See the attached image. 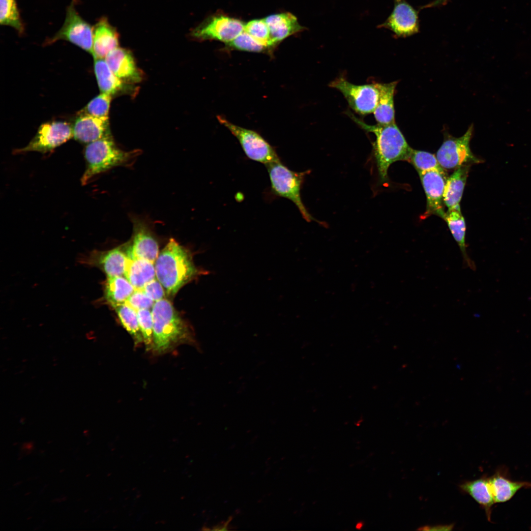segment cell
Returning <instances> with one entry per match:
<instances>
[{"label":"cell","instance_id":"cell-9","mask_svg":"<svg viewBox=\"0 0 531 531\" xmlns=\"http://www.w3.org/2000/svg\"><path fill=\"white\" fill-rule=\"evenodd\" d=\"M472 131L471 126L462 136L448 138L443 142L437 152L436 157L444 170H455L462 166L480 162L470 148Z\"/></svg>","mask_w":531,"mask_h":531},{"label":"cell","instance_id":"cell-18","mask_svg":"<svg viewBox=\"0 0 531 531\" xmlns=\"http://www.w3.org/2000/svg\"><path fill=\"white\" fill-rule=\"evenodd\" d=\"M118 34L106 17H102L93 27V52L94 59H105L118 47Z\"/></svg>","mask_w":531,"mask_h":531},{"label":"cell","instance_id":"cell-15","mask_svg":"<svg viewBox=\"0 0 531 531\" xmlns=\"http://www.w3.org/2000/svg\"><path fill=\"white\" fill-rule=\"evenodd\" d=\"M72 132L76 141L85 144L110 136L108 117L79 114L72 126Z\"/></svg>","mask_w":531,"mask_h":531},{"label":"cell","instance_id":"cell-29","mask_svg":"<svg viewBox=\"0 0 531 531\" xmlns=\"http://www.w3.org/2000/svg\"><path fill=\"white\" fill-rule=\"evenodd\" d=\"M0 24L14 28L20 34L25 30L16 0H0Z\"/></svg>","mask_w":531,"mask_h":531},{"label":"cell","instance_id":"cell-39","mask_svg":"<svg viewBox=\"0 0 531 531\" xmlns=\"http://www.w3.org/2000/svg\"><path fill=\"white\" fill-rule=\"evenodd\" d=\"M447 0H436L433 2L425 6V7H431L434 6H441L444 5L446 3Z\"/></svg>","mask_w":531,"mask_h":531},{"label":"cell","instance_id":"cell-32","mask_svg":"<svg viewBox=\"0 0 531 531\" xmlns=\"http://www.w3.org/2000/svg\"><path fill=\"white\" fill-rule=\"evenodd\" d=\"M227 44L236 50L252 52H261L269 48L244 30Z\"/></svg>","mask_w":531,"mask_h":531},{"label":"cell","instance_id":"cell-33","mask_svg":"<svg viewBox=\"0 0 531 531\" xmlns=\"http://www.w3.org/2000/svg\"><path fill=\"white\" fill-rule=\"evenodd\" d=\"M245 31L259 42L271 48L270 45V33L264 19H254L245 24Z\"/></svg>","mask_w":531,"mask_h":531},{"label":"cell","instance_id":"cell-38","mask_svg":"<svg viewBox=\"0 0 531 531\" xmlns=\"http://www.w3.org/2000/svg\"><path fill=\"white\" fill-rule=\"evenodd\" d=\"M231 520H232V517H230V518L227 520V521L224 522V523H223V524H219V525H216V526L213 527V528H212V529L211 530H216V531L228 530V529L227 528V527H228L229 523L231 521Z\"/></svg>","mask_w":531,"mask_h":531},{"label":"cell","instance_id":"cell-4","mask_svg":"<svg viewBox=\"0 0 531 531\" xmlns=\"http://www.w3.org/2000/svg\"><path fill=\"white\" fill-rule=\"evenodd\" d=\"M136 153L119 148L111 136L87 144L84 151L86 169L82 184L85 185L96 175L126 163Z\"/></svg>","mask_w":531,"mask_h":531},{"label":"cell","instance_id":"cell-28","mask_svg":"<svg viewBox=\"0 0 531 531\" xmlns=\"http://www.w3.org/2000/svg\"><path fill=\"white\" fill-rule=\"evenodd\" d=\"M113 307L125 329L134 339L135 345L144 343L140 329L137 311L126 303L113 306Z\"/></svg>","mask_w":531,"mask_h":531},{"label":"cell","instance_id":"cell-31","mask_svg":"<svg viewBox=\"0 0 531 531\" xmlns=\"http://www.w3.org/2000/svg\"><path fill=\"white\" fill-rule=\"evenodd\" d=\"M112 95L101 93L92 99L80 112V114H86L99 118H108Z\"/></svg>","mask_w":531,"mask_h":531},{"label":"cell","instance_id":"cell-19","mask_svg":"<svg viewBox=\"0 0 531 531\" xmlns=\"http://www.w3.org/2000/svg\"><path fill=\"white\" fill-rule=\"evenodd\" d=\"M488 479L495 503L510 500L521 489L531 488V482L511 480L503 468L499 469Z\"/></svg>","mask_w":531,"mask_h":531},{"label":"cell","instance_id":"cell-7","mask_svg":"<svg viewBox=\"0 0 531 531\" xmlns=\"http://www.w3.org/2000/svg\"><path fill=\"white\" fill-rule=\"evenodd\" d=\"M74 0L67 7L65 21L60 29L46 44L58 40L67 41L81 48L91 55L93 52V27L85 21L77 11Z\"/></svg>","mask_w":531,"mask_h":531},{"label":"cell","instance_id":"cell-30","mask_svg":"<svg viewBox=\"0 0 531 531\" xmlns=\"http://www.w3.org/2000/svg\"><path fill=\"white\" fill-rule=\"evenodd\" d=\"M409 162L413 165L418 174L430 171L446 173L440 164L437 157L428 152L412 148Z\"/></svg>","mask_w":531,"mask_h":531},{"label":"cell","instance_id":"cell-14","mask_svg":"<svg viewBox=\"0 0 531 531\" xmlns=\"http://www.w3.org/2000/svg\"><path fill=\"white\" fill-rule=\"evenodd\" d=\"M128 256L121 247L107 251H93L82 259V263L100 269L107 276L124 275Z\"/></svg>","mask_w":531,"mask_h":531},{"label":"cell","instance_id":"cell-23","mask_svg":"<svg viewBox=\"0 0 531 531\" xmlns=\"http://www.w3.org/2000/svg\"><path fill=\"white\" fill-rule=\"evenodd\" d=\"M470 165L461 166L454 170L446 180L443 195L444 205L450 209L460 205L468 176Z\"/></svg>","mask_w":531,"mask_h":531},{"label":"cell","instance_id":"cell-13","mask_svg":"<svg viewBox=\"0 0 531 531\" xmlns=\"http://www.w3.org/2000/svg\"><path fill=\"white\" fill-rule=\"evenodd\" d=\"M427 200L426 210L424 218L431 215L443 218L444 210L443 195L447 179L446 173L430 171L419 173Z\"/></svg>","mask_w":531,"mask_h":531},{"label":"cell","instance_id":"cell-3","mask_svg":"<svg viewBox=\"0 0 531 531\" xmlns=\"http://www.w3.org/2000/svg\"><path fill=\"white\" fill-rule=\"evenodd\" d=\"M348 114L362 128L375 134L376 141L373 144V150L378 174L382 181L387 179V171L393 163L409 161L412 148L395 122L371 125L358 119L351 112Z\"/></svg>","mask_w":531,"mask_h":531},{"label":"cell","instance_id":"cell-6","mask_svg":"<svg viewBox=\"0 0 531 531\" xmlns=\"http://www.w3.org/2000/svg\"><path fill=\"white\" fill-rule=\"evenodd\" d=\"M217 119L236 138L249 159L265 165L280 161L275 149L256 132L236 125L221 116H217Z\"/></svg>","mask_w":531,"mask_h":531},{"label":"cell","instance_id":"cell-1","mask_svg":"<svg viewBox=\"0 0 531 531\" xmlns=\"http://www.w3.org/2000/svg\"><path fill=\"white\" fill-rule=\"evenodd\" d=\"M154 266L157 279L168 295H175L204 271L195 266L190 252L173 238L158 254Z\"/></svg>","mask_w":531,"mask_h":531},{"label":"cell","instance_id":"cell-37","mask_svg":"<svg viewBox=\"0 0 531 531\" xmlns=\"http://www.w3.org/2000/svg\"><path fill=\"white\" fill-rule=\"evenodd\" d=\"M453 528L452 525L447 526H432V527H425L424 529H421L423 530H451Z\"/></svg>","mask_w":531,"mask_h":531},{"label":"cell","instance_id":"cell-34","mask_svg":"<svg viewBox=\"0 0 531 531\" xmlns=\"http://www.w3.org/2000/svg\"><path fill=\"white\" fill-rule=\"evenodd\" d=\"M140 329L147 350H151L153 341V320L151 311L149 309L137 311Z\"/></svg>","mask_w":531,"mask_h":531},{"label":"cell","instance_id":"cell-17","mask_svg":"<svg viewBox=\"0 0 531 531\" xmlns=\"http://www.w3.org/2000/svg\"><path fill=\"white\" fill-rule=\"evenodd\" d=\"M264 20L270 33V45L275 46L284 39L304 30L297 18L290 12L276 13L267 16Z\"/></svg>","mask_w":531,"mask_h":531},{"label":"cell","instance_id":"cell-35","mask_svg":"<svg viewBox=\"0 0 531 531\" xmlns=\"http://www.w3.org/2000/svg\"><path fill=\"white\" fill-rule=\"evenodd\" d=\"M125 303L137 311L141 309H149L152 308L154 301L146 295L143 289H135Z\"/></svg>","mask_w":531,"mask_h":531},{"label":"cell","instance_id":"cell-10","mask_svg":"<svg viewBox=\"0 0 531 531\" xmlns=\"http://www.w3.org/2000/svg\"><path fill=\"white\" fill-rule=\"evenodd\" d=\"M73 138L72 126L65 121L46 122L40 126L32 140L16 153L36 151L42 153L50 152Z\"/></svg>","mask_w":531,"mask_h":531},{"label":"cell","instance_id":"cell-40","mask_svg":"<svg viewBox=\"0 0 531 531\" xmlns=\"http://www.w3.org/2000/svg\"><path fill=\"white\" fill-rule=\"evenodd\" d=\"M362 527V524L361 523H359L356 525V528L357 529H360Z\"/></svg>","mask_w":531,"mask_h":531},{"label":"cell","instance_id":"cell-16","mask_svg":"<svg viewBox=\"0 0 531 531\" xmlns=\"http://www.w3.org/2000/svg\"><path fill=\"white\" fill-rule=\"evenodd\" d=\"M128 257L141 258L154 263L159 254V246L149 229L142 222L134 220L131 244L126 251Z\"/></svg>","mask_w":531,"mask_h":531},{"label":"cell","instance_id":"cell-24","mask_svg":"<svg viewBox=\"0 0 531 531\" xmlns=\"http://www.w3.org/2000/svg\"><path fill=\"white\" fill-rule=\"evenodd\" d=\"M460 489L471 496L484 510L487 519L491 521L492 508L495 503L488 477L466 481L460 485Z\"/></svg>","mask_w":531,"mask_h":531},{"label":"cell","instance_id":"cell-22","mask_svg":"<svg viewBox=\"0 0 531 531\" xmlns=\"http://www.w3.org/2000/svg\"><path fill=\"white\" fill-rule=\"evenodd\" d=\"M124 276L135 289L142 290L155 278L154 263L148 260L128 256Z\"/></svg>","mask_w":531,"mask_h":531},{"label":"cell","instance_id":"cell-5","mask_svg":"<svg viewBox=\"0 0 531 531\" xmlns=\"http://www.w3.org/2000/svg\"><path fill=\"white\" fill-rule=\"evenodd\" d=\"M267 169L272 192L276 196L292 201L303 218L307 222L317 221L308 212L302 202L300 190L305 176L310 171L295 172L290 170L281 161L266 165Z\"/></svg>","mask_w":531,"mask_h":531},{"label":"cell","instance_id":"cell-8","mask_svg":"<svg viewBox=\"0 0 531 531\" xmlns=\"http://www.w3.org/2000/svg\"><path fill=\"white\" fill-rule=\"evenodd\" d=\"M329 86L339 90L356 113L367 115L374 112L379 95L376 83L356 85L340 77L332 81Z\"/></svg>","mask_w":531,"mask_h":531},{"label":"cell","instance_id":"cell-20","mask_svg":"<svg viewBox=\"0 0 531 531\" xmlns=\"http://www.w3.org/2000/svg\"><path fill=\"white\" fill-rule=\"evenodd\" d=\"M105 59L114 73L120 79L138 81L139 71L131 53L118 47L110 52Z\"/></svg>","mask_w":531,"mask_h":531},{"label":"cell","instance_id":"cell-25","mask_svg":"<svg viewBox=\"0 0 531 531\" xmlns=\"http://www.w3.org/2000/svg\"><path fill=\"white\" fill-rule=\"evenodd\" d=\"M379 91L377 106L373 112L378 124H387L395 122L394 94L396 82L376 83Z\"/></svg>","mask_w":531,"mask_h":531},{"label":"cell","instance_id":"cell-11","mask_svg":"<svg viewBox=\"0 0 531 531\" xmlns=\"http://www.w3.org/2000/svg\"><path fill=\"white\" fill-rule=\"evenodd\" d=\"M244 26L245 24L239 19L223 14H215L194 29L192 34L200 39L215 40L227 44L244 31Z\"/></svg>","mask_w":531,"mask_h":531},{"label":"cell","instance_id":"cell-12","mask_svg":"<svg viewBox=\"0 0 531 531\" xmlns=\"http://www.w3.org/2000/svg\"><path fill=\"white\" fill-rule=\"evenodd\" d=\"M399 37H407L419 31L417 11L406 0H394L393 10L381 26Z\"/></svg>","mask_w":531,"mask_h":531},{"label":"cell","instance_id":"cell-21","mask_svg":"<svg viewBox=\"0 0 531 531\" xmlns=\"http://www.w3.org/2000/svg\"><path fill=\"white\" fill-rule=\"evenodd\" d=\"M443 219L446 222L452 236L460 248L464 264L471 269H474L475 265L469 257L467 251L466 226L464 218L461 211L460 205L448 209Z\"/></svg>","mask_w":531,"mask_h":531},{"label":"cell","instance_id":"cell-36","mask_svg":"<svg viewBox=\"0 0 531 531\" xmlns=\"http://www.w3.org/2000/svg\"><path fill=\"white\" fill-rule=\"evenodd\" d=\"M143 290L146 295L154 302L164 298L165 296L164 288L156 278L148 282Z\"/></svg>","mask_w":531,"mask_h":531},{"label":"cell","instance_id":"cell-27","mask_svg":"<svg viewBox=\"0 0 531 531\" xmlns=\"http://www.w3.org/2000/svg\"><path fill=\"white\" fill-rule=\"evenodd\" d=\"M94 69L101 93L112 95L122 88L121 79L112 71L105 59H94Z\"/></svg>","mask_w":531,"mask_h":531},{"label":"cell","instance_id":"cell-2","mask_svg":"<svg viewBox=\"0 0 531 531\" xmlns=\"http://www.w3.org/2000/svg\"><path fill=\"white\" fill-rule=\"evenodd\" d=\"M153 341L151 350L157 354L169 352L182 343L196 344L190 327L168 300L163 298L152 307Z\"/></svg>","mask_w":531,"mask_h":531},{"label":"cell","instance_id":"cell-26","mask_svg":"<svg viewBox=\"0 0 531 531\" xmlns=\"http://www.w3.org/2000/svg\"><path fill=\"white\" fill-rule=\"evenodd\" d=\"M135 290L126 277H107L104 284V297L113 307L124 303Z\"/></svg>","mask_w":531,"mask_h":531}]
</instances>
